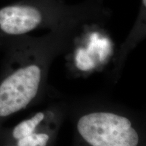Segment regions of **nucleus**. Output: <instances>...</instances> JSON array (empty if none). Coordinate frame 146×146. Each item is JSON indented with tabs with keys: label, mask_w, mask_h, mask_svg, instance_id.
Returning a JSON list of instances; mask_svg holds the SVG:
<instances>
[{
	"label": "nucleus",
	"mask_w": 146,
	"mask_h": 146,
	"mask_svg": "<svg viewBox=\"0 0 146 146\" xmlns=\"http://www.w3.org/2000/svg\"><path fill=\"white\" fill-rule=\"evenodd\" d=\"M112 54V43L109 38L98 32L93 33L89 36L87 45L76 49L69 72L78 78L106 72Z\"/></svg>",
	"instance_id": "nucleus-4"
},
{
	"label": "nucleus",
	"mask_w": 146,
	"mask_h": 146,
	"mask_svg": "<svg viewBox=\"0 0 146 146\" xmlns=\"http://www.w3.org/2000/svg\"><path fill=\"white\" fill-rule=\"evenodd\" d=\"M66 115L68 104H52L11 129H3L6 135L13 141L24 139L35 141L39 146H47L62 127Z\"/></svg>",
	"instance_id": "nucleus-3"
},
{
	"label": "nucleus",
	"mask_w": 146,
	"mask_h": 146,
	"mask_svg": "<svg viewBox=\"0 0 146 146\" xmlns=\"http://www.w3.org/2000/svg\"><path fill=\"white\" fill-rule=\"evenodd\" d=\"M42 16L30 6H8L0 10V29L9 35L18 36L32 31L39 26Z\"/></svg>",
	"instance_id": "nucleus-5"
},
{
	"label": "nucleus",
	"mask_w": 146,
	"mask_h": 146,
	"mask_svg": "<svg viewBox=\"0 0 146 146\" xmlns=\"http://www.w3.org/2000/svg\"><path fill=\"white\" fill-rule=\"evenodd\" d=\"M78 139L87 146H139L143 118L120 106L101 100L68 105Z\"/></svg>",
	"instance_id": "nucleus-1"
},
{
	"label": "nucleus",
	"mask_w": 146,
	"mask_h": 146,
	"mask_svg": "<svg viewBox=\"0 0 146 146\" xmlns=\"http://www.w3.org/2000/svg\"><path fill=\"white\" fill-rule=\"evenodd\" d=\"M50 62L36 55L9 60L0 72V127L44 98Z\"/></svg>",
	"instance_id": "nucleus-2"
},
{
	"label": "nucleus",
	"mask_w": 146,
	"mask_h": 146,
	"mask_svg": "<svg viewBox=\"0 0 146 146\" xmlns=\"http://www.w3.org/2000/svg\"><path fill=\"white\" fill-rule=\"evenodd\" d=\"M144 5H145V0H144Z\"/></svg>",
	"instance_id": "nucleus-6"
}]
</instances>
